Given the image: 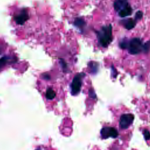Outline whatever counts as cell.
I'll list each match as a JSON object with an SVG mask.
<instances>
[{
    "label": "cell",
    "instance_id": "obj_1",
    "mask_svg": "<svg viewBox=\"0 0 150 150\" xmlns=\"http://www.w3.org/2000/svg\"><path fill=\"white\" fill-rule=\"evenodd\" d=\"M97 36L100 44L104 47H107L112 41V26L108 25L103 26L97 32Z\"/></svg>",
    "mask_w": 150,
    "mask_h": 150
},
{
    "label": "cell",
    "instance_id": "obj_2",
    "mask_svg": "<svg viewBox=\"0 0 150 150\" xmlns=\"http://www.w3.org/2000/svg\"><path fill=\"white\" fill-rule=\"evenodd\" d=\"M85 76L83 73L77 74L73 78L71 84V93L73 96H76L79 93L82 84V79Z\"/></svg>",
    "mask_w": 150,
    "mask_h": 150
},
{
    "label": "cell",
    "instance_id": "obj_3",
    "mask_svg": "<svg viewBox=\"0 0 150 150\" xmlns=\"http://www.w3.org/2000/svg\"><path fill=\"white\" fill-rule=\"evenodd\" d=\"M142 43L140 39L133 38L128 42V49L129 52L132 54H139L142 50Z\"/></svg>",
    "mask_w": 150,
    "mask_h": 150
},
{
    "label": "cell",
    "instance_id": "obj_4",
    "mask_svg": "<svg viewBox=\"0 0 150 150\" xmlns=\"http://www.w3.org/2000/svg\"><path fill=\"white\" fill-rule=\"evenodd\" d=\"M134 116L131 114H122L120 118L119 125L122 129L128 128L133 122Z\"/></svg>",
    "mask_w": 150,
    "mask_h": 150
},
{
    "label": "cell",
    "instance_id": "obj_5",
    "mask_svg": "<svg viewBox=\"0 0 150 150\" xmlns=\"http://www.w3.org/2000/svg\"><path fill=\"white\" fill-rule=\"evenodd\" d=\"M101 137L103 139H107L108 138H115L118 135V132L117 130L113 127H105L101 129L100 131Z\"/></svg>",
    "mask_w": 150,
    "mask_h": 150
},
{
    "label": "cell",
    "instance_id": "obj_6",
    "mask_svg": "<svg viewBox=\"0 0 150 150\" xmlns=\"http://www.w3.org/2000/svg\"><path fill=\"white\" fill-rule=\"evenodd\" d=\"M127 1L128 0H115L114 2V9L117 12L121 11L128 4Z\"/></svg>",
    "mask_w": 150,
    "mask_h": 150
},
{
    "label": "cell",
    "instance_id": "obj_7",
    "mask_svg": "<svg viewBox=\"0 0 150 150\" xmlns=\"http://www.w3.org/2000/svg\"><path fill=\"white\" fill-rule=\"evenodd\" d=\"M132 13V8L128 4L124 8L119 11V15L121 17H125L130 15Z\"/></svg>",
    "mask_w": 150,
    "mask_h": 150
},
{
    "label": "cell",
    "instance_id": "obj_8",
    "mask_svg": "<svg viewBox=\"0 0 150 150\" xmlns=\"http://www.w3.org/2000/svg\"><path fill=\"white\" fill-rule=\"evenodd\" d=\"M135 24H136V21L131 18H129L124 21V26L128 30H130L133 28H134L135 26Z\"/></svg>",
    "mask_w": 150,
    "mask_h": 150
},
{
    "label": "cell",
    "instance_id": "obj_9",
    "mask_svg": "<svg viewBox=\"0 0 150 150\" xmlns=\"http://www.w3.org/2000/svg\"><path fill=\"white\" fill-rule=\"evenodd\" d=\"M74 25L80 30H83V28L86 25V22L83 19L81 18H77L74 20Z\"/></svg>",
    "mask_w": 150,
    "mask_h": 150
},
{
    "label": "cell",
    "instance_id": "obj_10",
    "mask_svg": "<svg viewBox=\"0 0 150 150\" xmlns=\"http://www.w3.org/2000/svg\"><path fill=\"white\" fill-rule=\"evenodd\" d=\"M88 68L90 70V72L93 74H95L97 72L98 69V64L94 62H90L88 63Z\"/></svg>",
    "mask_w": 150,
    "mask_h": 150
},
{
    "label": "cell",
    "instance_id": "obj_11",
    "mask_svg": "<svg viewBox=\"0 0 150 150\" xmlns=\"http://www.w3.org/2000/svg\"><path fill=\"white\" fill-rule=\"evenodd\" d=\"M55 96H56V93L53 89L50 88L47 90V91L46 93V97L47 99L52 100V99L54 98L55 97Z\"/></svg>",
    "mask_w": 150,
    "mask_h": 150
},
{
    "label": "cell",
    "instance_id": "obj_12",
    "mask_svg": "<svg viewBox=\"0 0 150 150\" xmlns=\"http://www.w3.org/2000/svg\"><path fill=\"white\" fill-rule=\"evenodd\" d=\"M142 50L145 53H148L150 51V40L146 42L143 45Z\"/></svg>",
    "mask_w": 150,
    "mask_h": 150
},
{
    "label": "cell",
    "instance_id": "obj_13",
    "mask_svg": "<svg viewBox=\"0 0 150 150\" xmlns=\"http://www.w3.org/2000/svg\"><path fill=\"white\" fill-rule=\"evenodd\" d=\"M128 42L127 41L126 39H124L122 40L120 43V46L121 48L122 49H127L128 48Z\"/></svg>",
    "mask_w": 150,
    "mask_h": 150
},
{
    "label": "cell",
    "instance_id": "obj_14",
    "mask_svg": "<svg viewBox=\"0 0 150 150\" xmlns=\"http://www.w3.org/2000/svg\"><path fill=\"white\" fill-rule=\"evenodd\" d=\"M143 134H144V138H145V140H149L150 139V132L148 129H144V131H143Z\"/></svg>",
    "mask_w": 150,
    "mask_h": 150
},
{
    "label": "cell",
    "instance_id": "obj_15",
    "mask_svg": "<svg viewBox=\"0 0 150 150\" xmlns=\"http://www.w3.org/2000/svg\"><path fill=\"white\" fill-rule=\"evenodd\" d=\"M142 16H143V13L141 11H137V13H135V21L141 19L142 18Z\"/></svg>",
    "mask_w": 150,
    "mask_h": 150
},
{
    "label": "cell",
    "instance_id": "obj_16",
    "mask_svg": "<svg viewBox=\"0 0 150 150\" xmlns=\"http://www.w3.org/2000/svg\"><path fill=\"white\" fill-rule=\"evenodd\" d=\"M88 94H89V96H90L91 98H93V99H94V98H96V93H95V92H94V90H93V88H90V89L89 90Z\"/></svg>",
    "mask_w": 150,
    "mask_h": 150
},
{
    "label": "cell",
    "instance_id": "obj_17",
    "mask_svg": "<svg viewBox=\"0 0 150 150\" xmlns=\"http://www.w3.org/2000/svg\"><path fill=\"white\" fill-rule=\"evenodd\" d=\"M111 72L114 74L113 77L115 78V77L117 76V71H116V69H115V67H114L113 66H112V67H111Z\"/></svg>",
    "mask_w": 150,
    "mask_h": 150
}]
</instances>
